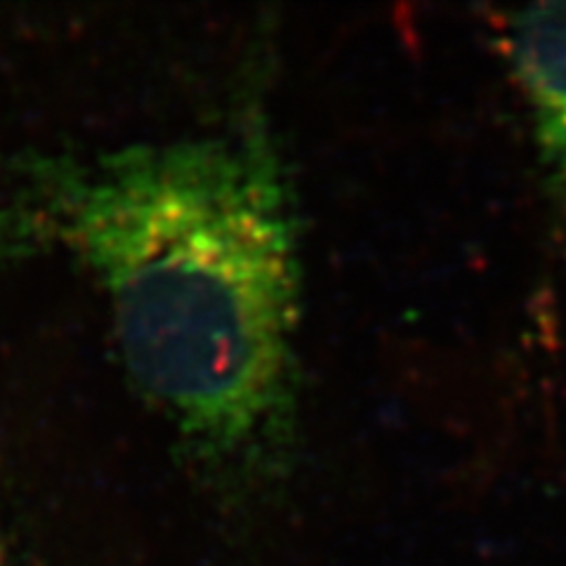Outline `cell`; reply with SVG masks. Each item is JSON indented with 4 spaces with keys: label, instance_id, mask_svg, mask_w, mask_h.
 Here are the masks:
<instances>
[{
    "label": "cell",
    "instance_id": "obj_1",
    "mask_svg": "<svg viewBox=\"0 0 566 566\" xmlns=\"http://www.w3.org/2000/svg\"><path fill=\"white\" fill-rule=\"evenodd\" d=\"M27 170V229L93 272L193 474L224 505L268 499L293 458L300 255L262 123Z\"/></svg>",
    "mask_w": 566,
    "mask_h": 566
},
{
    "label": "cell",
    "instance_id": "obj_2",
    "mask_svg": "<svg viewBox=\"0 0 566 566\" xmlns=\"http://www.w3.org/2000/svg\"><path fill=\"white\" fill-rule=\"evenodd\" d=\"M505 43L534 116L547 185L566 212V3L517 12Z\"/></svg>",
    "mask_w": 566,
    "mask_h": 566
},
{
    "label": "cell",
    "instance_id": "obj_3",
    "mask_svg": "<svg viewBox=\"0 0 566 566\" xmlns=\"http://www.w3.org/2000/svg\"><path fill=\"white\" fill-rule=\"evenodd\" d=\"M0 566H12V564H10V557H8V553H6V547H3V543H0Z\"/></svg>",
    "mask_w": 566,
    "mask_h": 566
}]
</instances>
